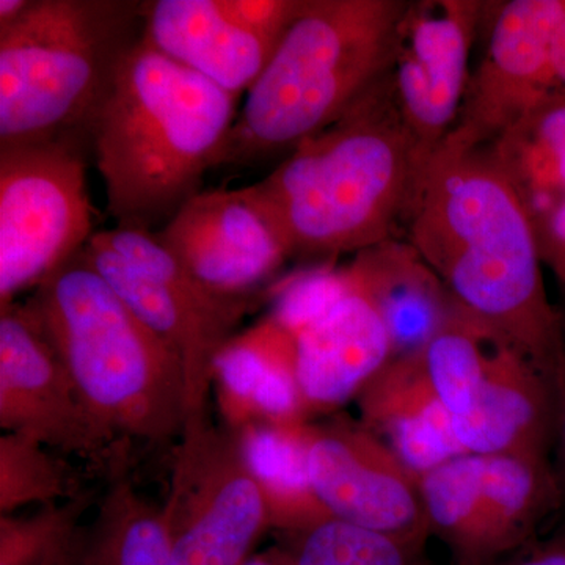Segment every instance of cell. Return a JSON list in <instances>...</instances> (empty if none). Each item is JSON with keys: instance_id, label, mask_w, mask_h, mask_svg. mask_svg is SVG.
Wrapping results in <instances>:
<instances>
[{"instance_id": "obj_10", "label": "cell", "mask_w": 565, "mask_h": 565, "mask_svg": "<svg viewBox=\"0 0 565 565\" xmlns=\"http://www.w3.org/2000/svg\"><path fill=\"white\" fill-rule=\"evenodd\" d=\"M0 427L93 465L118 444L85 401L31 303L0 308Z\"/></svg>"}, {"instance_id": "obj_32", "label": "cell", "mask_w": 565, "mask_h": 565, "mask_svg": "<svg viewBox=\"0 0 565 565\" xmlns=\"http://www.w3.org/2000/svg\"><path fill=\"white\" fill-rule=\"evenodd\" d=\"M478 565H565V527L546 539L535 537L508 555Z\"/></svg>"}, {"instance_id": "obj_3", "label": "cell", "mask_w": 565, "mask_h": 565, "mask_svg": "<svg viewBox=\"0 0 565 565\" xmlns=\"http://www.w3.org/2000/svg\"><path fill=\"white\" fill-rule=\"evenodd\" d=\"M236 96L141 39L92 126V154L115 226L156 233L217 169Z\"/></svg>"}, {"instance_id": "obj_11", "label": "cell", "mask_w": 565, "mask_h": 565, "mask_svg": "<svg viewBox=\"0 0 565 565\" xmlns=\"http://www.w3.org/2000/svg\"><path fill=\"white\" fill-rule=\"evenodd\" d=\"M484 0H412L397 22L388 77L423 161L459 121Z\"/></svg>"}, {"instance_id": "obj_28", "label": "cell", "mask_w": 565, "mask_h": 565, "mask_svg": "<svg viewBox=\"0 0 565 565\" xmlns=\"http://www.w3.org/2000/svg\"><path fill=\"white\" fill-rule=\"evenodd\" d=\"M349 267L337 263L313 264L270 289V318L296 334L321 319L351 288Z\"/></svg>"}, {"instance_id": "obj_34", "label": "cell", "mask_w": 565, "mask_h": 565, "mask_svg": "<svg viewBox=\"0 0 565 565\" xmlns=\"http://www.w3.org/2000/svg\"><path fill=\"white\" fill-rule=\"evenodd\" d=\"M32 3L33 0H0V32L17 24L31 9Z\"/></svg>"}, {"instance_id": "obj_20", "label": "cell", "mask_w": 565, "mask_h": 565, "mask_svg": "<svg viewBox=\"0 0 565 565\" xmlns=\"http://www.w3.org/2000/svg\"><path fill=\"white\" fill-rule=\"evenodd\" d=\"M349 267L384 319L393 359L422 352L455 307L444 281L403 237L356 253Z\"/></svg>"}, {"instance_id": "obj_30", "label": "cell", "mask_w": 565, "mask_h": 565, "mask_svg": "<svg viewBox=\"0 0 565 565\" xmlns=\"http://www.w3.org/2000/svg\"><path fill=\"white\" fill-rule=\"evenodd\" d=\"M561 323H563V353H561L559 366H557L553 390H555V433H553L552 460L553 473H555L557 492H559V512L557 523L565 527V297L559 305Z\"/></svg>"}, {"instance_id": "obj_33", "label": "cell", "mask_w": 565, "mask_h": 565, "mask_svg": "<svg viewBox=\"0 0 565 565\" xmlns=\"http://www.w3.org/2000/svg\"><path fill=\"white\" fill-rule=\"evenodd\" d=\"M550 96L565 98V14L557 25L552 44V92Z\"/></svg>"}, {"instance_id": "obj_25", "label": "cell", "mask_w": 565, "mask_h": 565, "mask_svg": "<svg viewBox=\"0 0 565 565\" xmlns=\"http://www.w3.org/2000/svg\"><path fill=\"white\" fill-rule=\"evenodd\" d=\"M278 535L275 548L288 565H433L427 542L403 541L338 520Z\"/></svg>"}, {"instance_id": "obj_13", "label": "cell", "mask_w": 565, "mask_h": 565, "mask_svg": "<svg viewBox=\"0 0 565 565\" xmlns=\"http://www.w3.org/2000/svg\"><path fill=\"white\" fill-rule=\"evenodd\" d=\"M565 0L489 2V40L446 139L487 147L552 92V44Z\"/></svg>"}, {"instance_id": "obj_31", "label": "cell", "mask_w": 565, "mask_h": 565, "mask_svg": "<svg viewBox=\"0 0 565 565\" xmlns=\"http://www.w3.org/2000/svg\"><path fill=\"white\" fill-rule=\"evenodd\" d=\"M542 262L565 297V200L534 222Z\"/></svg>"}, {"instance_id": "obj_15", "label": "cell", "mask_w": 565, "mask_h": 565, "mask_svg": "<svg viewBox=\"0 0 565 565\" xmlns=\"http://www.w3.org/2000/svg\"><path fill=\"white\" fill-rule=\"evenodd\" d=\"M349 273V291L321 319L294 334L297 381L310 422L355 401L393 360L384 319L351 267Z\"/></svg>"}, {"instance_id": "obj_7", "label": "cell", "mask_w": 565, "mask_h": 565, "mask_svg": "<svg viewBox=\"0 0 565 565\" xmlns=\"http://www.w3.org/2000/svg\"><path fill=\"white\" fill-rule=\"evenodd\" d=\"M84 253L141 321L177 353L188 392L185 419L210 415L215 360L259 296L212 291L163 247L156 233L114 226L95 232Z\"/></svg>"}, {"instance_id": "obj_16", "label": "cell", "mask_w": 565, "mask_h": 565, "mask_svg": "<svg viewBox=\"0 0 565 565\" xmlns=\"http://www.w3.org/2000/svg\"><path fill=\"white\" fill-rule=\"evenodd\" d=\"M470 455H552L555 390L515 344L498 353L468 414L452 418Z\"/></svg>"}, {"instance_id": "obj_21", "label": "cell", "mask_w": 565, "mask_h": 565, "mask_svg": "<svg viewBox=\"0 0 565 565\" xmlns=\"http://www.w3.org/2000/svg\"><path fill=\"white\" fill-rule=\"evenodd\" d=\"M486 148L534 222L564 202L563 96H548L535 103Z\"/></svg>"}, {"instance_id": "obj_5", "label": "cell", "mask_w": 565, "mask_h": 565, "mask_svg": "<svg viewBox=\"0 0 565 565\" xmlns=\"http://www.w3.org/2000/svg\"><path fill=\"white\" fill-rule=\"evenodd\" d=\"M28 302L110 433L150 444L181 435L188 392L180 359L84 250L41 282Z\"/></svg>"}, {"instance_id": "obj_12", "label": "cell", "mask_w": 565, "mask_h": 565, "mask_svg": "<svg viewBox=\"0 0 565 565\" xmlns=\"http://www.w3.org/2000/svg\"><path fill=\"white\" fill-rule=\"evenodd\" d=\"M311 486L330 519L403 541L427 542L418 478L360 422L307 424Z\"/></svg>"}, {"instance_id": "obj_14", "label": "cell", "mask_w": 565, "mask_h": 565, "mask_svg": "<svg viewBox=\"0 0 565 565\" xmlns=\"http://www.w3.org/2000/svg\"><path fill=\"white\" fill-rule=\"evenodd\" d=\"M156 236L196 280L226 296H263L262 286L291 262L248 185L200 192Z\"/></svg>"}, {"instance_id": "obj_1", "label": "cell", "mask_w": 565, "mask_h": 565, "mask_svg": "<svg viewBox=\"0 0 565 565\" xmlns=\"http://www.w3.org/2000/svg\"><path fill=\"white\" fill-rule=\"evenodd\" d=\"M401 232L452 299L553 384L563 353L559 307L546 292L533 217L489 150L441 141L419 169Z\"/></svg>"}, {"instance_id": "obj_8", "label": "cell", "mask_w": 565, "mask_h": 565, "mask_svg": "<svg viewBox=\"0 0 565 565\" xmlns=\"http://www.w3.org/2000/svg\"><path fill=\"white\" fill-rule=\"evenodd\" d=\"M88 145L0 148V308L35 291L92 239Z\"/></svg>"}, {"instance_id": "obj_18", "label": "cell", "mask_w": 565, "mask_h": 565, "mask_svg": "<svg viewBox=\"0 0 565 565\" xmlns=\"http://www.w3.org/2000/svg\"><path fill=\"white\" fill-rule=\"evenodd\" d=\"M212 388L230 429L310 423L297 381L294 334L270 316L223 345Z\"/></svg>"}, {"instance_id": "obj_26", "label": "cell", "mask_w": 565, "mask_h": 565, "mask_svg": "<svg viewBox=\"0 0 565 565\" xmlns=\"http://www.w3.org/2000/svg\"><path fill=\"white\" fill-rule=\"evenodd\" d=\"M77 484L68 465L40 441L25 435L0 437V515L20 509L62 504L74 500Z\"/></svg>"}, {"instance_id": "obj_35", "label": "cell", "mask_w": 565, "mask_h": 565, "mask_svg": "<svg viewBox=\"0 0 565 565\" xmlns=\"http://www.w3.org/2000/svg\"><path fill=\"white\" fill-rule=\"evenodd\" d=\"M245 565H288L286 564V561L282 559V556L280 555V552H278L275 546L270 550H266V552L263 553H256V555H253L250 557V561H248Z\"/></svg>"}, {"instance_id": "obj_27", "label": "cell", "mask_w": 565, "mask_h": 565, "mask_svg": "<svg viewBox=\"0 0 565 565\" xmlns=\"http://www.w3.org/2000/svg\"><path fill=\"white\" fill-rule=\"evenodd\" d=\"M84 511L77 497L31 515H0V565H70Z\"/></svg>"}, {"instance_id": "obj_17", "label": "cell", "mask_w": 565, "mask_h": 565, "mask_svg": "<svg viewBox=\"0 0 565 565\" xmlns=\"http://www.w3.org/2000/svg\"><path fill=\"white\" fill-rule=\"evenodd\" d=\"M143 39L236 98L255 84L277 47L234 22L218 0L147 2Z\"/></svg>"}, {"instance_id": "obj_9", "label": "cell", "mask_w": 565, "mask_h": 565, "mask_svg": "<svg viewBox=\"0 0 565 565\" xmlns=\"http://www.w3.org/2000/svg\"><path fill=\"white\" fill-rule=\"evenodd\" d=\"M159 509L178 565H245L274 531L237 430L210 415L185 419Z\"/></svg>"}, {"instance_id": "obj_22", "label": "cell", "mask_w": 565, "mask_h": 565, "mask_svg": "<svg viewBox=\"0 0 565 565\" xmlns=\"http://www.w3.org/2000/svg\"><path fill=\"white\" fill-rule=\"evenodd\" d=\"M307 424H255L237 430L278 534L332 520L308 473Z\"/></svg>"}, {"instance_id": "obj_24", "label": "cell", "mask_w": 565, "mask_h": 565, "mask_svg": "<svg viewBox=\"0 0 565 565\" xmlns=\"http://www.w3.org/2000/svg\"><path fill=\"white\" fill-rule=\"evenodd\" d=\"M508 344L514 343L455 300L441 329L418 353L427 381L452 418L473 407L490 366Z\"/></svg>"}, {"instance_id": "obj_19", "label": "cell", "mask_w": 565, "mask_h": 565, "mask_svg": "<svg viewBox=\"0 0 565 565\" xmlns=\"http://www.w3.org/2000/svg\"><path fill=\"white\" fill-rule=\"evenodd\" d=\"M355 403L360 423L382 438L418 479L470 455L457 440L452 416L427 381L418 353L393 359Z\"/></svg>"}, {"instance_id": "obj_2", "label": "cell", "mask_w": 565, "mask_h": 565, "mask_svg": "<svg viewBox=\"0 0 565 565\" xmlns=\"http://www.w3.org/2000/svg\"><path fill=\"white\" fill-rule=\"evenodd\" d=\"M424 161L388 71L343 117L248 185L292 262H337L397 237Z\"/></svg>"}, {"instance_id": "obj_6", "label": "cell", "mask_w": 565, "mask_h": 565, "mask_svg": "<svg viewBox=\"0 0 565 565\" xmlns=\"http://www.w3.org/2000/svg\"><path fill=\"white\" fill-rule=\"evenodd\" d=\"M147 2L33 0L0 32V148L76 141L92 148L118 66L143 39Z\"/></svg>"}, {"instance_id": "obj_23", "label": "cell", "mask_w": 565, "mask_h": 565, "mask_svg": "<svg viewBox=\"0 0 565 565\" xmlns=\"http://www.w3.org/2000/svg\"><path fill=\"white\" fill-rule=\"evenodd\" d=\"M70 565H178L159 509L131 482L111 486L88 526H82Z\"/></svg>"}, {"instance_id": "obj_4", "label": "cell", "mask_w": 565, "mask_h": 565, "mask_svg": "<svg viewBox=\"0 0 565 565\" xmlns=\"http://www.w3.org/2000/svg\"><path fill=\"white\" fill-rule=\"evenodd\" d=\"M405 6L407 0H307L248 88L218 167L286 158L340 120L388 71Z\"/></svg>"}, {"instance_id": "obj_29", "label": "cell", "mask_w": 565, "mask_h": 565, "mask_svg": "<svg viewBox=\"0 0 565 565\" xmlns=\"http://www.w3.org/2000/svg\"><path fill=\"white\" fill-rule=\"evenodd\" d=\"M222 10L244 29L278 46L307 0H218Z\"/></svg>"}]
</instances>
